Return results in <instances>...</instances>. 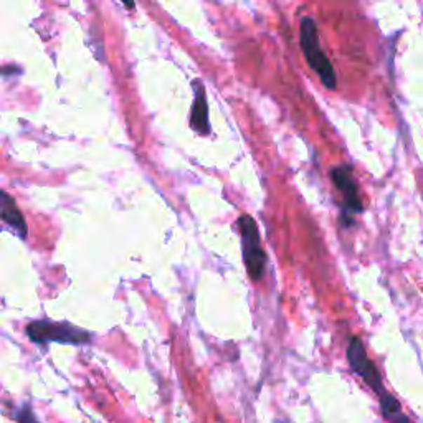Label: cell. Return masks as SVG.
<instances>
[{
    "label": "cell",
    "mask_w": 423,
    "mask_h": 423,
    "mask_svg": "<svg viewBox=\"0 0 423 423\" xmlns=\"http://www.w3.org/2000/svg\"><path fill=\"white\" fill-rule=\"evenodd\" d=\"M0 218L7 225H11L20 239H27L29 229H27L25 218H23L22 212L18 210L15 201L7 192H4V190H0Z\"/></svg>",
    "instance_id": "7"
},
{
    "label": "cell",
    "mask_w": 423,
    "mask_h": 423,
    "mask_svg": "<svg viewBox=\"0 0 423 423\" xmlns=\"http://www.w3.org/2000/svg\"><path fill=\"white\" fill-rule=\"evenodd\" d=\"M380 410H382V415L385 420L389 422H408V418L403 415L401 410V402L394 397V395H389L385 392L382 397H380Z\"/></svg>",
    "instance_id": "8"
},
{
    "label": "cell",
    "mask_w": 423,
    "mask_h": 423,
    "mask_svg": "<svg viewBox=\"0 0 423 423\" xmlns=\"http://www.w3.org/2000/svg\"><path fill=\"white\" fill-rule=\"evenodd\" d=\"M239 229L241 235V250H243L246 273H248L250 280L260 281L264 275L268 257L262 246V240H260L258 225L252 217L243 213L239 218Z\"/></svg>",
    "instance_id": "2"
},
{
    "label": "cell",
    "mask_w": 423,
    "mask_h": 423,
    "mask_svg": "<svg viewBox=\"0 0 423 423\" xmlns=\"http://www.w3.org/2000/svg\"><path fill=\"white\" fill-rule=\"evenodd\" d=\"M300 41H301V48H303V53L306 57V62H308L311 69H314V72L318 73L321 83H323L328 90L331 91L336 90L337 86L336 72H334L333 63L329 62L326 53H324L323 48H321L318 29H316V23L313 18L304 17L303 20H301Z\"/></svg>",
    "instance_id": "1"
},
{
    "label": "cell",
    "mask_w": 423,
    "mask_h": 423,
    "mask_svg": "<svg viewBox=\"0 0 423 423\" xmlns=\"http://www.w3.org/2000/svg\"><path fill=\"white\" fill-rule=\"evenodd\" d=\"M347 361H349V365L352 367V370H354L359 377L364 379V382L369 385L379 397H382L385 394L382 377H380L377 367L374 365V362L369 359V356H367L364 344H362L359 337L352 336L349 339V346H347Z\"/></svg>",
    "instance_id": "5"
},
{
    "label": "cell",
    "mask_w": 423,
    "mask_h": 423,
    "mask_svg": "<svg viewBox=\"0 0 423 423\" xmlns=\"http://www.w3.org/2000/svg\"><path fill=\"white\" fill-rule=\"evenodd\" d=\"M195 98L192 111H190V128L194 129L199 136H208L210 134V121H208V103H207V91L202 81L195 80L192 83Z\"/></svg>",
    "instance_id": "6"
},
{
    "label": "cell",
    "mask_w": 423,
    "mask_h": 423,
    "mask_svg": "<svg viewBox=\"0 0 423 423\" xmlns=\"http://www.w3.org/2000/svg\"><path fill=\"white\" fill-rule=\"evenodd\" d=\"M27 336L40 346H46L50 342L78 346V344H88L91 341V334L85 329L74 328L68 323H52V321H35L29 324Z\"/></svg>",
    "instance_id": "3"
},
{
    "label": "cell",
    "mask_w": 423,
    "mask_h": 423,
    "mask_svg": "<svg viewBox=\"0 0 423 423\" xmlns=\"http://www.w3.org/2000/svg\"><path fill=\"white\" fill-rule=\"evenodd\" d=\"M331 180L334 187L342 194V212H341V217H339V222H341L342 227H351L352 223H354L352 215L364 210L354 175H352V167L347 164L333 167Z\"/></svg>",
    "instance_id": "4"
},
{
    "label": "cell",
    "mask_w": 423,
    "mask_h": 423,
    "mask_svg": "<svg viewBox=\"0 0 423 423\" xmlns=\"http://www.w3.org/2000/svg\"><path fill=\"white\" fill-rule=\"evenodd\" d=\"M123 4L126 6L128 8H134V0H123Z\"/></svg>",
    "instance_id": "9"
}]
</instances>
